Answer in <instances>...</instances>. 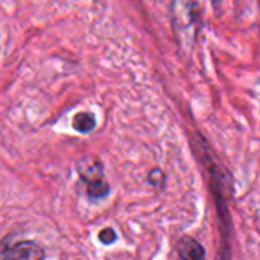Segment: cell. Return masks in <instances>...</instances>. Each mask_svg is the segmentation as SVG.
<instances>
[{
    "mask_svg": "<svg viewBox=\"0 0 260 260\" xmlns=\"http://www.w3.org/2000/svg\"><path fill=\"white\" fill-rule=\"evenodd\" d=\"M72 126L75 131L82 133V134L91 133L96 128V117L93 113H88V111L78 113L72 120Z\"/></svg>",
    "mask_w": 260,
    "mask_h": 260,
    "instance_id": "obj_6",
    "label": "cell"
},
{
    "mask_svg": "<svg viewBox=\"0 0 260 260\" xmlns=\"http://www.w3.org/2000/svg\"><path fill=\"white\" fill-rule=\"evenodd\" d=\"M210 2H212V5L215 6V9H216V11H219V9H221L222 0H210Z\"/></svg>",
    "mask_w": 260,
    "mask_h": 260,
    "instance_id": "obj_9",
    "label": "cell"
},
{
    "mask_svg": "<svg viewBox=\"0 0 260 260\" xmlns=\"http://www.w3.org/2000/svg\"><path fill=\"white\" fill-rule=\"evenodd\" d=\"M148 181H149L152 186H155V187H161L163 183H165V175H163V172H161L160 169H154V171L149 172Z\"/></svg>",
    "mask_w": 260,
    "mask_h": 260,
    "instance_id": "obj_8",
    "label": "cell"
},
{
    "mask_svg": "<svg viewBox=\"0 0 260 260\" xmlns=\"http://www.w3.org/2000/svg\"><path fill=\"white\" fill-rule=\"evenodd\" d=\"M76 172L87 186V197L90 201L104 200L110 193V184L104 175V165L99 157L87 155L76 161Z\"/></svg>",
    "mask_w": 260,
    "mask_h": 260,
    "instance_id": "obj_3",
    "label": "cell"
},
{
    "mask_svg": "<svg viewBox=\"0 0 260 260\" xmlns=\"http://www.w3.org/2000/svg\"><path fill=\"white\" fill-rule=\"evenodd\" d=\"M3 260H44V248L34 241H20L0 251Z\"/></svg>",
    "mask_w": 260,
    "mask_h": 260,
    "instance_id": "obj_4",
    "label": "cell"
},
{
    "mask_svg": "<svg viewBox=\"0 0 260 260\" xmlns=\"http://www.w3.org/2000/svg\"><path fill=\"white\" fill-rule=\"evenodd\" d=\"M116 239H117V235H116V232H114L113 229H110V227L101 230V233H99V241H101L104 245H110V244L116 242Z\"/></svg>",
    "mask_w": 260,
    "mask_h": 260,
    "instance_id": "obj_7",
    "label": "cell"
},
{
    "mask_svg": "<svg viewBox=\"0 0 260 260\" xmlns=\"http://www.w3.org/2000/svg\"><path fill=\"white\" fill-rule=\"evenodd\" d=\"M177 250L183 260H204L206 257V251L203 245L197 239L189 236H184L178 241Z\"/></svg>",
    "mask_w": 260,
    "mask_h": 260,
    "instance_id": "obj_5",
    "label": "cell"
},
{
    "mask_svg": "<svg viewBox=\"0 0 260 260\" xmlns=\"http://www.w3.org/2000/svg\"><path fill=\"white\" fill-rule=\"evenodd\" d=\"M171 18L178 43L183 47H192L197 43L201 29V11L198 0H172Z\"/></svg>",
    "mask_w": 260,
    "mask_h": 260,
    "instance_id": "obj_2",
    "label": "cell"
},
{
    "mask_svg": "<svg viewBox=\"0 0 260 260\" xmlns=\"http://www.w3.org/2000/svg\"><path fill=\"white\" fill-rule=\"evenodd\" d=\"M195 152L203 158V161L207 166L210 183H212V192L215 197V206L218 212L219 219V233H221V244H219V253L216 260H232V218H230V209H229V175L222 168L218 166V163L212 158V152L206 140L200 136L195 137Z\"/></svg>",
    "mask_w": 260,
    "mask_h": 260,
    "instance_id": "obj_1",
    "label": "cell"
}]
</instances>
